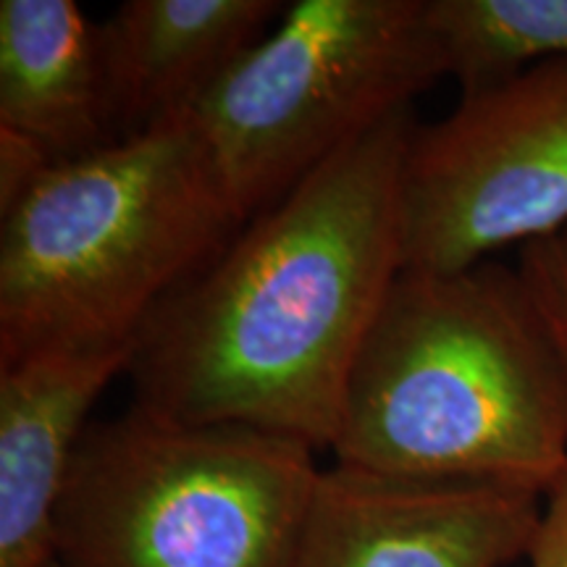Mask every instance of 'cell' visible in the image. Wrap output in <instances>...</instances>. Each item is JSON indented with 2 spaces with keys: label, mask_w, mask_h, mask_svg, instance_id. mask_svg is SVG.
Returning a JSON list of instances; mask_svg holds the SVG:
<instances>
[{
  "label": "cell",
  "mask_w": 567,
  "mask_h": 567,
  "mask_svg": "<svg viewBox=\"0 0 567 567\" xmlns=\"http://www.w3.org/2000/svg\"><path fill=\"white\" fill-rule=\"evenodd\" d=\"M413 109L339 151L243 224L142 326L134 402L331 450L347 379L402 271Z\"/></svg>",
  "instance_id": "6da1fadb"
},
{
  "label": "cell",
  "mask_w": 567,
  "mask_h": 567,
  "mask_svg": "<svg viewBox=\"0 0 567 567\" xmlns=\"http://www.w3.org/2000/svg\"><path fill=\"white\" fill-rule=\"evenodd\" d=\"M329 452L373 476L547 494L567 465V373L517 268H402Z\"/></svg>",
  "instance_id": "7a4b0ae2"
},
{
  "label": "cell",
  "mask_w": 567,
  "mask_h": 567,
  "mask_svg": "<svg viewBox=\"0 0 567 567\" xmlns=\"http://www.w3.org/2000/svg\"><path fill=\"white\" fill-rule=\"evenodd\" d=\"M0 218V363L134 342L245 224L193 113L53 163Z\"/></svg>",
  "instance_id": "3957f363"
},
{
  "label": "cell",
  "mask_w": 567,
  "mask_h": 567,
  "mask_svg": "<svg viewBox=\"0 0 567 567\" xmlns=\"http://www.w3.org/2000/svg\"><path fill=\"white\" fill-rule=\"evenodd\" d=\"M323 467L313 446L132 402L92 421L55 507L59 567H289Z\"/></svg>",
  "instance_id": "277c9868"
},
{
  "label": "cell",
  "mask_w": 567,
  "mask_h": 567,
  "mask_svg": "<svg viewBox=\"0 0 567 567\" xmlns=\"http://www.w3.org/2000/svg\"><path fill=\"white\" fill-rule=\"evenodd\" d=\"M444 76L425 0H297L193 116L250 221Z\"/></svg>",
  "instance_id": "5b68a950"
},
{
  "label": "cell",
  "mask_w": 567,
  "mask_h": 567,
  "mask_svg": "<svg viewBox=\"0 0 567 567\" xmlns=\"http://www.w3.org/2000/svg\"><path fill=\"white\" fill-rule=\"evenodd\" d=\"M567 226V61L417 124L402 166V268L460 271Z\"/></svg>",
  "instance_id": "8992f818"
},
{
  "label": "cell",
  "mask_w": 567,
  "mask_h": 567,
  "mask_svg": "<svg viewBox=\"0 0 567 567\" xmlns=\"http://www.w3.org/2000/svg\"><path fill=\"white\" fill-rule=\"evenodd\" d=\"M544 496L323 467L289 567H505L526 557Z\"/></svg>",
  "instance_id": "52a82bcc"
},
{
  "label": "cell",
  "mask_w": 567,
  "mask_h": 567,
  "mask_svg": "<svg viewBox=\"0 0 567 567\" xmlns=\"http://www.w3.org/2000/svg\"><path fill=\"white\" fill-rule=\"evenodd\" d=\"M134 342L51 347L0 363V567L53 563L55 507L90 410Z\"/></svg>",
  "instance_id": "ba28073f"
},
{
  "label": "cell",
  "mask_w": 567,
  "mask_h": 567,
  "mask_svg": "<svg viewBox=\"0 0 567 567\" xmlns=\"http://www.w3.org/2000/svg\"><path fill=\"white\" fill-rule=\"evenodd\" d=\"M287 6L279 0H126L97 27L113 142L193 113Z\"/></svg>",
  "instance_id": "9c48e42d"
},
{
  "label": "cell",
  "mask_w": 567,
  "mask_h": 567,
  "mask_svg": "<svg viewBox=\"0 0 567 567\" xmlns=\"http://www.w3.org/2000/svg\"><path fill=\"white\" fill-rule=\"evenodd\" d=\"M0 130L55 163L113 142L97 27L74 0L0 3Z\"/></svg>",
  "instance_id": "30bf717a"
},
{
  "label": "cell",
  "mask_w": 567,
  "mask_h": 567,
  "mask_svg": "<svg viewBox=\"0 0 567 567\" xmlns=\"http://www.w3.org/2000/svg\"><path fill=\"white\" fill-rule=\"evenodd\" d=\"M444 74L471 92L567 61V0H425Z\"/></svg>",
  "instance_id": "8fae6325"
},
{
  "label": "cell",
  "mask_w": 567,
  "mask_h": 567,
  "mask_svg": "<svg viewBox=\"0 0 567 567\" xmlns=\"http://www.w3.org/2000/svg\"><path fill=\"white\" fill-rule=\"evenodd\" d=\"M515 268L567 373V226L523 245Z\"/></svg>",
  "instance_id": "7c38bea8"
},
{
  "label": "cell",
  "mask_w": 567,
  "mask_h": 567,
  "mask_svg": "<svg viewBox=\"0 0 567 567\" xmlns=\"http://www.w3.org/2000/svg\"><path fill=\"white\" fill-rule=\"evenodd\" d=\"M53 163L32 140L0 130V213L11 210Z\"/></svg>",
  "instance_id": "4fadbf2b"
},
{
  "label": "cell",
  "mask_w": 567,
  "mask_h": 567,
  "mask_svg": "<svg viewBox=\"0 0 567 567\" xmlns=\"http://www.w3.org/2000/svg\"><path fill=\"white\" fill-rule=\"evenodd\" d=\"M526 557L530 567H567V465L544 494L542 520Z\"/></svg>",
  "instance_id": "5bb4252c"
},
{
  "label": "cell",
  "mask_w": 567,
  "mask_h": 567,
  "mask_svg": "<svg viewBox=\"0 0 567 567\" xmlns=\"http://www.w3.org/2000/svg\"><path fill=\"white\" fill-rule=\"evenodd\" d=\"M48 567H59V565H55V563H51V565H48Z\"/></svg>",
  "instance_id": "9a60e30c"
}]
</instances>
